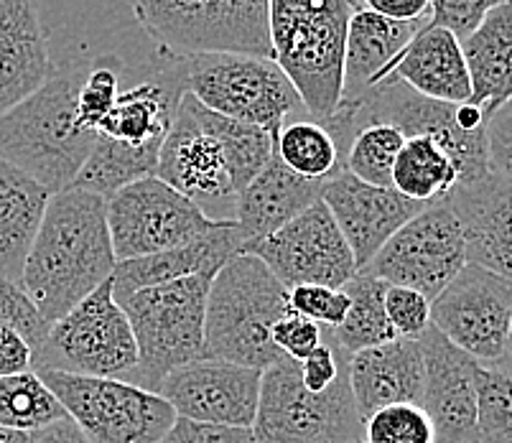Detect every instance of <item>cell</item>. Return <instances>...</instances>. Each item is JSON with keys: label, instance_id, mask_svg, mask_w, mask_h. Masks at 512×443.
Returning <instances> with one entry per match:
<instances>
[{"label": "cell", "instance_id": "cell-25", "mask_svg": "<svg viewBox=\"0 0 512 443\" xmlns=\"http://www.w3.org/2000/svg\"><path fill=\"white\" fill-rule=\"evenodd\" d=\"M324 181H309L293 174L273 153L263 171L250 181L237 197L235 225L240 230L245 247L265 240L281 230L291 219L299 217L316 202H321ZM242 247V253H245Z\"/></svg>", "mask_w": 512, "mask_h": 443}, {"label": "cell", "instance_id": "cell-39", "mask_svg": "<svg viewBox=\"0 0 512 443\" xmlns=\"http://www.w3.org/2000/svg\"><path fill=\"white\" fill-rule=\"evenodd\" d=\"M0 324L16 329L31 344L34 352L44 344L51 329V324L39 314L34 301L26 296V291L8 278H0Z\"/></svg>", "mask_w": 512, "mask_h": 443}, {"label": "cell", "instance_id": "cell-21", "mask_svg": "<svg viewBox=\"0 0 512 443\" xmlns=\"http://www.w3.org/2000/svg\"><path fill=\"white\" fill-rule=\"evenodd\" d=\"M446 204L462 227L467 263L512 283V181L490 171L456 186Z\"/></svg>", "mask_w": 512, "mask_h": 443}, {"label": "cell", "instance_id": "cell-14", "mask_svg": "<svg viewBox=\"0 0 512 443\" xmlns=\"http://www.w3.org/2000/svg\"><path fill=\"white\" fill-rule=\"evenodd\" d=\"M339 107H347L357 130L365 128V125L385 123L398 128L406 138L431 135L439 143H444L459 163V171H462V184L459 186L474 184L492 171L490 153H487V130L469 133L456 123V105L428 100L398 79H385L377 87H372L362 100Z\"/></svg>", "mask_w": 512, "mask_h": 443}, {"label": "cell", "instance_id": "cell-22", "mask_svg": "<svg viewBox=\"0 0 512 443\" xmlns=\"http://www.w3.org/2000/svg\"><path fill=\"white\" fill-rule=\"evenodd\" d=\"M54 69L36 0H0V118L41 90Z\"/></svg>", "mask_w": 512, "mask_h": 443}, {"label": "cell", "instance_id": "cell-17", "mask_svg": "<svg viewBox=\"0 0 512 443\" xmlns=\"http://www.w3.org/2000/svg\"><path fill=\"white\" fill-rule=\"evenodd\" d=\"M186 92V57L156 49L138 67L136 82L120 90L113 113L97 135L158 161Z\"/></svg>", "mask_w": 512, "mask_h": 443}, {"label": "cell", "instance_id": "cell-35", "mask_svg": "<svg viewBox=\"0 0 512 443\" xmlns=\"http://www.w3.org/2000/svg\"><path fill=\"white\" fill-rule=\"evenodd\" d=\"M406 135L385 123L365 125L355 133L344 158V171L372 186L393 189V169Z\"/></svg>", "mask_w": 512, "mask_h": 443}, {"label": "cell", "instance_id": "cell-37", "mask_svg": "<svg viewBox=\"0 0 512 443\" xmlns=\"http://www.w3.org/2000/svg\"><path fill=\"white\" fill-rule=\"evenodd\" d=\"M479 443H512V375L497 367L477 370Z\"/></svg>", "mask_w": 512, "mask_h": 443}, {"label": "cell", "instance_id": "cell-5", "mask_svg": "<svg viewBox=\"0 0 512 443\" xmlns=\"http://www.w3.org/2000/svg\"><path fill=\"white\" fill-rule=\"evenodd\" d=\"M214 275H192L118 296L138 344L133 385L158 393L174 370L204 359L207 296Z\"/></svg>", "mask_w": 512, "mask_h": 443}, {"label": "cell", "instance_id": "cell-51", "mask_svg": "<svg viewBox=\"0 0 512 443\" xmlns=\"http://www.w3.org/2000/svg\"><path fill=\"white\" fill-rule=\"evenodd\" d=\"M510 3H512V0H510Z\"/></svg>", "mask_w": 512, "mask_h": 443}, {"label": "cell", "instance_id": "cell-40", "mask_svg": "<svg viewBox=\"0 0 512 443\" xmlns=\"http://www.w3.org/2000/svg\"><path fill=\"white\" fill-rule=\"evenodd\" d=\"M288 306L293 314L316 321L321 329H337L349 311V296L344 288L296 286L288 291Z\"/></svg>", "mask_w": 512, "mask_h": 443}, {"label": "cell", "instance_id": "cell-38", "mask_svg": "<svg viewBox=\"0 0 512 443\" xmlns=\"http://www.w3.org/2000/svg\"><path fill=\"white\" fill-rule=\"evenodd\" d=\"M362 443H436V431L421 405L400 403L367 418Z\"/></svg>", "mask_w": 512, "mask_h": 443}, {"label": "cell", "instance_id": "cell-32", "mask_svg": "<svg viewBox=\"0 0 512 443\" xmlns=\"http://www.w3.org/2000/svg\"><path fill=\"white\" fill-rule=\"evenodd\" d=\"M344 291L349 296V311L337 329H329L342 352L352 357L362 349L383 347V344L398 339L388 314H385L388 283L365 270H357V275L344 286Z\"/></svg>", "mask_w": 512, "mask_h": 443}, {"label": "cell", "instance_id": "cell-28", "mask_svg": "<svg viewBox=\"0 0 512 443\" xmlns=\"http://www.w3.org/2000/svg\"><path fill=\"white\" fill-rule=\"evenodd\" d=\"M51 191L0 158V278L18 283L36 232L41 227Z\"/></svg>", "mask_w": 512, "mask_h": 443}, {"label": "cell", "instance_id": "cell-16", "mask_svg": "<svg viewBox=\"0 0 512 443\" xmlns=\"http://www.w3.org/2000/svg\"><path fill=\"white\" fill-rule=\"evenodd\" d=\"M431 324L479 365L497 367L512 326V283L467 263L431 301Z\"/></svg>", "mask_w": 512, "mask_h": 443}, {"label": "cell", "instance_id": "cell-29", "mask_svg": "<svg viewBox=\"0 0 512 443\" xmlns=\"http://www.w3.org/2000/svg\"><path fill=\"white\" fill-rule=\"evenodd\" d=\"M472 97L469 105L495 115L512 102V3L495 8L482 26L462 41Z\"/></svg>", "mask_w": 512, "mask_h": 443}, {"label": "cell", "instance_id": "cell-15", "mask_svg": "<svg viewBox=\"0 0 512 443\" xmlns=\"http://www.w3.org/2000/svg\"><path fill=\"white\" fill-rule=\"evenodd\" d=\"M268 265L286 291L296 286L344 288L357 275V260L324 202H316L265 240L245 247Z\"/></svg>", "mask_w": 512, "mask_h": 443}, {"label": "cell", "instance_id": "cell-52", "mask_svg": "<svg viewBox=\"0 0 512 443\" xmlns=\"http://www.w3.org/2000/svg\"><path fill=\"white\" fill-rule=\"evenodd\" d=\"M360 443H362V441H360Z\"/></svg>", "mask_w": 512, "mask_h": 443}, {"label": "cell", "instance_id": "cell-43", "mask_svg": "<svg viewBox=\"0 0 512 443\" xmlns=\"http://www.w3.org/2000/svg\"><path fill=\"white\" fill-rule=\"evenodd\" d=\"M324 342V329L316 321L304 319L299 314H286L276 326H273V344L278 352L291 362H301Z\"/></svg>", "mask_w": 512, "mask_h": 443}, {"label": "cell", "instance_id": "cell-46", "mask_svg": "<svg viewBox=\"0 0 512 443\" xmlns=\"http://www.w3.org/2000/svg\"><path fill=\"white\" fill-rule=\"evenodd\" d=\"M34 370V349L11 326L0 324V377Z\"/></svg>", "mask_w": 512, "mask_h": 443}, {"label": "cell", "instance_id": "cell-11", "mask_svg": "<svg viewBox=\"0 0 512 443\" xmlns=\"http://www.w3.org/2000/svg\"><path fill=\"white\" fill-rule=\"evenodd\" d=\"M39 375L92 443H161L176 421L169 400L133 382L69 372Z\"/></svg>", "mask_w": 512, "mask_h": 443}, {"label": "cell", "instance_id": "cell-50", "mask_svg": "<svg viewBox=\"0 0 512 443\" xmlns=\"http://www.w3.org/2000/svg\"><path fill=\"white\" fill-rule=\"evenodd\" d=\"M29 441V433L8 431V428H0V443H26Z\"/></svg>", "mask_w": 512, "mask_h": 443}, {"label": "cell", "instance_id": "cell-4", "mask_svg": "<svg viewBox=\"0 0 512 443\" xmlns=\"http://www.w3.org/2000/svg\"><path fill=\"white\" fill-rule=\"evenodd\" d=\"M291 314L288 291L255 255H237L214 275L207 296L204 357L268 370L283 354L273 326Z\"/></svg>", "mask_w": 512, "mask_h": 443}, {"label": "cell", "instance_id": "cell-34", "mask_svg": "<svg viewBox=\"0 0 512 443\" xmlns=\"http://www.w3.org/2000/svg\"><path fill=\"white\" fill-rule=\"evenodd\" d=\"M156 163V158L128 151V148L118 146L113 141H105V138L97 135L95 148L87 156L85 166H82L72 186L74 189L92 191V194L102 199H110L120 189L133 184V181L156 174Z\"/></svg>", "mask_w": 512, "mask_h": 443}, {"label": "cell", "instance_id": "cell-1", "mask_svg": "<svg viewBox=\"0 0 512 443\" xmlns=\"http://www.w3.org/2000/svg\"><path fill=\"white\" fill-rule=\"evenodd\" d=\"M115 268L107 199L74 186L51 194L21 275L39 314L49 324L59 321L110 281Z\"/></svg>", "mask_w": 512, "mask_h": 443}, {"label": "cell", "instance_id": "cell-20", "mask_svg": "<svg viewBox=\"0 0 512 443\" xmlns=\"http://www.w3.org/2000/svg\"><path fill=\"white\" fill-rule=\"evenodd\" d=\"M321 202L327 204L344 240L352 247L357 270L370 265L385 242L426 209V204L413 202L388 186L365 184L349 171H342L324 186Z\"/></svg>", "mask_w": 512, "mask_h": 443}, {"label": "cell", "instance_id": "cell-41", "mask_svg": "<svg viewBox=\"0 0 512 443\" xmlns=\"http://www.w3.org/2000/svg\"><path fill=\"white\" fill-rule=\"evenodd\" d=\"M385 314L398 339H421L431 326V301L423 293L403 286H388L385 291Z\"/></svg>", "mask_w": 512, "mask_h": 443}, {"label": "cell", "instance_id": "cell-31", "mask_svg": "<svg viewBox=\"0 0 512 443\" xmlns=\"http://www.w3.org/2000/svg\"><path fill=\"white\" fill-rule=\"evenodd\" d=\"M273 153L286 169L309 181H329L344 171L347 148L327 123L296 115L273 133Z\"/></svg>", "mask_w": 512, "mask_h": 443}, {"label": "cell", "instance_id": "cell-3", "mask_svg": "<svg viewBox=\"0 0 512 443\" xmlns=\"http://www.w3.org/2000/svg\"><path fill=\"white\" fill-rule=\"evenodd\" d=\"M355 8V0H268L273 62L319 123L332 120L342 105L344 44Z\"/></svg>", "mask_w": 512, "mask_h": 443}, {"label": "cell", "instance_id": "cell-18", "mask_svg": "<svg viewBox=\"0 0 512 443\" xmlns=\"http://www.w3.org/2000/svg\"><path fill=\"white\" fill-rule=\"evenodd\" d=\"M260 387L263 370L204 357L171 372L158 387V395L169 400L179 418L214 426L253 428Z\"/></svg>", "mask_w": 512, "mask_h": 443}, {"label": "cell", "instance_id": "cell-7", "mask_svg": "<svg viewBox=\"0 0 512 443\" xmlns=\"http://www.w3.org/2000/svg\"><path fill=\"white\" fill-rule=\"evenodd\" d=\"M186 87L212 113L276 133L286 120L306 115L291 79L271 57L209 51L186 57Z\"/></svg>", "mask_w": 512, "mask_h": 443}, {"label": "cell", "instance_id": "cell-13", "mask_svg": "<svg viewBox=\"0 0 512 443\" xmlns=\"http://www.w3.org/2000/svg\"><path fill=\"white\" fill-rule=\"evenodd\" d=\"M464 268L467 250L459 219L449 204L439 202L400 227L362 270L388 286L413 288L434 301Z\"/></svg>", "mask_w": 512, "mask_h": 443}, {"label": "cell", "instance_id": "cell-24", "mask_svg": "<svg viewBox=\"0 0 512 443\" xmlns=\"http://www.w3.org/2000/svg\"><path fill=\"white\" fill-rule=\"evenodd\" d=\"M428 21H393L357 6L344 44L342 105L362 100L390 77L395 62Z\"/></svg>", "mask_w": 512, "mask_h": 443}, {"label": "cell", "instance_id": "cell-9", "mask_svg": "<svg viewBox=\"0 0 512 443\" xmlns=\"http://www.w3.org/2000/svg\"><path fill=\"white\" fill-rule=\"evenodd\" d=\"M156 176L197 204L217 225H232L237 212V186L230 156L222 141L220 115L186 92L174 125L158 151Z\"/></svg>", "mask_w": 512, "mask_h": 443}, {"label": "cell", "instance_id": "cell-48", "mask_svg": "<svg viewBox=\"0 0 512 443\" xmlns=\"http://www.w3.org/2000/svg\"><path fill=\"white\" fill-rule=\"evenodd\" d=\"M26 443H92L85 433L79 431L77 423L72 418H62V421H54L49 426L39 428V431L29 433V441Z\"/></svg>", "mask_w": 512, "mask_h": 443}, {"label": "cell", "instance_id": "cell-12", "mask_svg": "<svg viewBox=\"0 0 512 443\" xmlns=\"http://www.w3.org/2000/svg\"><path fill=\"white\" fill-rule=\"evenodd\" d=\"M107 227L115 258L125 263L189 245L220 225L153 174L107 199Z\"/></svg>", "mask_w": 512, "mask_h": 443}, {"label": "cell", "instance_id": "cell-2", "mask_svg": "<svg viewBox=\"0 0 512 443\" xmlns=\"http://www.w3.org/2000/svg\"><path fill=\"white\" fill-rule=\"evenodd\" d=\"M92 57L57 64L46 85L0 118V158L59 194L69 189L97 143L95 133L77 128V90Z\"/></svg>", "mask_w": 512, "mask_h": 443}, {"label": "cell", "instance_id": "cell-47", "mask_svg": "<svg viewBox=\"0 0 512 443\" xmlns=\"http://www.w3.org/2000/svg\"><path fill=\"white\" fill-rule=\"evenodd\" d=\"M355 3L357 6L362 3L365 11L393 21H428L431 13V0H355Z\"/></svg>", "mask_w": 512, "mask_h": 443}, {"label": "cell", "instance_id": "cell-44", "mask_svg": "<svg viewBox=\"0 0 512 443\" xmlns=\"http://www.w3.org/2000/svg\"><path fill=\"white\" fill-rule=\"evenodd\" d=\"M161 443H255L253 428L214 426V423L189 421L176 415L174 426Z\"/></svg>", "mask_w": 512, "mask_h": 443}, {"label": "cell", "instance_id": "cell-27", "mask_svg": "<svg viewBox=\"0 0 512 443\" xmlns=\"http://www.w3.org/2000/svg\"><path fill=\"white\" fill-rule=\"evenodd\" d=\"M388 79H398L418 95L449 105H462L472 97L462 41L431 23L413 36Z\"/></svg>", "mask_w": 512, "mask_h": 443}, {"label": "cell", "instance_id": "cell-42", "mask_svg": "<svg viewBox=\"0 0 512 443\" xmlns=\"http://www.w3.org/2000/svg\"><path fill=\"white\" fill-rule=\"evenodd\" d=\"M505 3L510 0H431L428 23L464 41L482 26L484 18Z\"/></svg>", "mask_w": 512, "mask_h": 443}, {"label": "cell", "instance_id": "cell-26", "mask_svg": "<svg viewBox=\"0 0 512 443\" xmlns=\"http://www.w3.org/2000/svg\"><path fill=\"white\" fill-rule=\"evenodd\" d=\"M242 247H245V240L232 222V225L214 227L189 245L148 255V258L125 260V263H118L113 273L115 298L138 291V288L161 286V283L181 281L192 275H217L232 258L242 255Z\"/></svg>", "mask_w": 512, "mask_h": 443}, {"label": "cell", "instance_id": "cell-23", "mask_svg": "<svg viewBox=\"0 0 512 443\" xmlns=\"http://www.w3.org/2000/svg\"><path fill=\"white\" fill-rule=\"evenodd\" d=\"M423 377L426 365L416 339H393L349 357V387L362 423L388 405H421Z\"/></svg>", "mask_w": 512, "mask_h": 443}, {"label": "cell", "instance_id": "cell-8", "mask_svg": "<svg viewBox=\"0 0 512 443\" xmlns=\"http://www.w3.org/2000/svg\"><path fill=\"white\" fill-rule=\"evenodd\" d=\"M362 428L349 370L327 393L306 390L299 362L286 357L263 370L255 443H360Z\"/></svg>", "mask_w": 512, "mask_h": 443}, {"label": "cell", "instance_id": "cell-36", "mask_svg": "<svg viewBox=\"0 0 512 443\" xmlns=\"http://www.w3.org/2000/svg\"><path fill=\"white\" fill-rule=\"evenodd\" d=\"M128 72L118 54H95L77 90V128L100 133L107 115L113 113L120 95V79Z\"/></svg>", "mask_w": 512, "mask_h": 443}, {"label": "cell", "instance_id": "cell-30", "mask_svg": "<svg viewBox=\"0 0 512 443\" xmlns=\"http://www.w3.org/2000/svg\"><path fill=\"white\" fill-rule=\"evenodd\" d=\"M462 184L459 163L449 148L431 135H411L398 153L393 169V189L418 204H439Z\"/></svg>", "mask_w": 512, "mask_h": 443}, {"label": "cell", "instance_id": "cell-10", "mask_svg": "<svg viewBox=\"0 0 512 443\" xmlns=\"http://www.w3.org/2000/svg\"><path fill=\"white\" fill-rule=\"evenodd\" d=\"M136 365L138 344L123 306L115 301L113 278L54 321L34 352V372L130 380Z\"/></svg>", "mask_w": 512, "mask_h": 443}, {"label": "cell", "instance_id": "cell-33", "mask_svg": "<svg viewBox=\"0 0 512 443\" xmlns=\"http://www.w3.org/2000/svg\"><path fill=\"white\" fill-rule=\"evenodd\" d=\"M67 418L54 393L39 372L0 377V428L18 433H34L54 421Z\"/></svg>", "mask_w": 512, "mask_h": 443}, {"label": "cell", "instance_id": "cell-6", "mask_svg": "<svg viewBox=\"0 0 512 443\" xmlns=\"http://www.w3.org/2000/svg\"><path fill=\"white\" fill-rule=\"evenodd\" d=\"M138 23L171 54L237 51L271 57L268 0H130Z\"/></svg>", "mask_w": 512, "mask_h": 443}, {"label": "cell", "instance_id": "cell-45", "mask_svg": "<svg viewBox=\"0 0 512 443\" xmlns=\"http://www.w3.org/2000/svg\"><path fill=\"white\" fill-rule=\"evenodd\" d=\"M490 169L512 181V102L500 107L487 123Z\"/></svg>", "mask_w": 512, "mask_h": 443}, {"label": "cell", "instance_id": "cell-49", "mask_svg": "<svg viewBox=\"0 0 512 443\" xmlns=\"http://www.w3.org/2000/svg\"><path fill=\"white\" fill-rule=\"evenodd\" d=\"M497 370H502V372H507V375H512V326H510V337H507V349H505V354H502Z\"/></svg>", "mask_w": 512, "mask_h": 443}, {"label": "cell", "instance_id": "cell-19", "mask_svg": "<svg viewBox=\"0 0 512 443\" xmlns=\"http://www.w3.org/2000/svg\"><path fill=\"white\" fill-rule=\"evenodd\" d=\"M423 349L421 408L434 423L436 443H479L477 438V370L479 362L436 329L418 339Z\"/></svg>", "mask_w": 512, "mask_h": 443}]
</instances>
